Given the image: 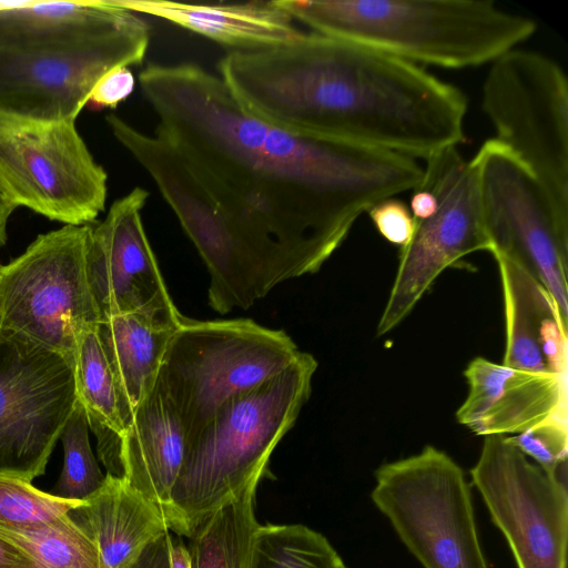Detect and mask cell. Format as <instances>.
I'll list each match as a JSON object with an SVG mask.
<instances>
[{
    "label": "cell",
    "mask_w": 568,
    "mask_h": 568,
    "mask_svg": "<svg viewBox=\"0 0 568 568\" xmlns=\"http://www.w3.org/2000/svg\"><path fill=\"white\" fill-rule=\"evenodd\" d=\"M141 90L168 140L229 216L260 298L317 272L357 219L423 180L417 160L276 126L192 63L146 65Z\"/></svg>",
    "instance_id": "obj_1"
},
{
    "label": "cell",
    "mask_w": 568,
    "mask_h": 568,
    "mask_svg": "<svg viewBox=\"0 0 568 568\" xmlns=\"http://www.w3.org/2000/svg\"><path fill=\"white\" fill-rule=\"evenodd\" d=\"M217 69L246 110L287 131L415 160L465 140L459 88L354 41L304 33L277 47L233 50Z\"/></svg>",
    "instance_id": "obj_2"
},
{
    "label": "cell",
    "mask_w": 568,
    "mask_h": 568,
    "mask_svg": "<svg viewBox=\"0 0 568 568\" xmlns=\"http://www.w3.org/2000/svg\"><path fill=\"white\" fill-rule=\"evenodd\" d=\"M149 42L114 0L0 1V110L75 121L98 81L141 63Z\"/></svg>",
    "instance_id": "obj_3"
},
{
    "label": "cell",
    "mask_w": 568,
    "mask_h": 568,
    "mask_svg": "<svg viewBox=\"0 0 568 568\" xmlns=\"http://www.w3.org/2000/svg\"><path fill=\"white\" fill-rule=\"evenodd\" d=\"M314 32L415 63L466 69L494 62L537 30L491 0H276Z\"/></svg>",
    "instance_id": "obj_4"
},
{
    "label": "cell",
    "mask_w": 568,
    "mask_h": 568,
    "mask_svg": "<svg viewBox=\"0 0 568 568\" xmlns=\"http://www.w3.org/2000/svg\"><path fill=\"white\" fill-rule=\"evenodd\" d=\"M316 368L314 356L301 352L281 373L227 400L189 442L171 495L173 534L189 537L202 519L260 483L310 398Z\"/></svg>",
    "instance_id": "obj_5"
},
{
    "label": "cell",
    "mask_w": 568,
    "mask_h": 568,
    "mask_svg": "<svg viewBox=\"0 0 568 568\" xmlns=\"http://www.w3.org/2000/svg\"><path fill=\"white\" fill-rule=\"evenodd\" d=\"M300 354L284 331L248 318H185L168 344L155 386L175 408L189 443L227 400L281 373Z\"/></svg>",
    "instance_id": "obj_6"
},
{
    "label": "cell",
    "mask_w": 568,
    "mask_h": 568,
    "mask_svg": "<svg viewBox=\"0 0 568 568\" xmlns=\"http://www.w3.org/2000/svg\"><path fill=\"white\" fill-rule=\"evenodd\" d=\"M481 110L491 138L534 174L557 215L568 222V81L550 57L513 49L485 78Z\"/></svg>",
    "instance_id": "obj_7"
},
{
    "label": "cell",
    "mask_w": 568,
    "mask_h": 568,
    "mask_svg": "<svg viewBox=\"0 0 568 568\" xmlns=\"http://www.w3.org/2000/svg\"><path fill=\"white\" fill-rule=\"evenodd\" d=\"M372 500L424 568H489L468 481L445 452L425 446L375 471Z\"/></svg>",
    "instance_id": "obj_8"
},
{
    "label": "cell",
    "mask_w": 568,
    "mask_h": 568,
    "mask_svg": "<svg viewBox=\"0 0 568 568\" xmlns=\"http://www.w3.org/2000/svg\"><path fill=\"white\" fill-rule=\"evenodd\" d=\"M91 224L40 234L0 265V331L74 361L82 336L101 321L85 271Z\"/></svg>",
    "instance_id": "obj_9"
},
{
    "label": "cell",
    "mask_w": 568,
    "mask_h": 568,
    "mask_svg": "<svg viewBox=\"0 0 568 568\" xmlns=\"http://www.w3.org/2000/svg\"><path fill=\"white\" fill-rule=\"evenodd\" d=\"M0 189L17 206L79 226L104 211L108 174L73 120L0 110Z\"/></svg>",
    "instance_id": "obj_10"
},
{
    "label": "cell",
    "mask_w": 568,
    "mask_h": 568,
    "mask_svg": "<svg viewBox=\"0 0 568 568\" xmlns=\"http://www.w3.org/2000/svg\"><path fill=\"white\" fill-rule=\"evenodd\" d=\"M471 159L490 253L506 254L534 275L568 326V222L557 215L534 174L503 144L489 139Z\"/></svg>",
    "instance_id": "obj_11"
},
{
    "label": "cell",
    "mask_w": 568,
    "mask_h": 568,
    "mask_svg": "<svg viewBox=\"0 0 568 568\" xmlns=\"http://www.w3.org/2000/svg\"><path fill=\"white\" fill-rule=\"evenodd\" d=\"M420 184L437 197L432 215L415 220L409 243L399 250L398 267L377 325L384 335L402 323L438 275L462 257L491 250L480 206L477 168L457 146L425 160Z\"/></svg>",
    "instance_id": "obj_12"
},
{
    "label": "cell",
    "mask_w": 568,
    "mask_h": 568,
    "mask_svg": "<svg viewBox=\"0 0 568 568\" xmlns=\"http://www.w3.org/2000/svg\"><path fill=\"white\" fill-rule=\"evenodd\" d=\"M74 361L0 331V476L43 475L77 404Z\"/></svg>",
    "instance_id": "obj_13"
},
{
    "label": "cell",
    "mask_w": 568,
    "mask_h": 568,
    "mask_svg": "<svg viewBox=\"0 0 568 568\" xmlns=\"http://www.w3.org/2000/svg\"><path fill=\"white\" fill-rule=\"evenodd\" d=\"M105 121L155 182L203 258L210 274V306L224 314L254 304L258 298L232 223L181 153L163 136L145 134L118 115Z\"/></svg>",
    "instance_id": "obj_14"
},
{
    "label": "cell",
    "mask_w": 568,
    "mask_h": 568,
    "mask_svg": "<svg viewBox=\"0 0 568 568\" xmlns=\"http://www.w3.org/2000/svg\"><path fill=\"white\" fill-rule=\"evenodd\" d=\"M470 474L518 568H567L566 478L530 463L504 435L485 437Z\"/></svg>",
    "instance_id": "obj_15"
},
{
    "label": "cell",
    "mask_w": 568,
    "mask_h": 568,
    "mask_svg": "<svg viewBox=\"0 0 568 568\" xmlns=\"http://www.w3.org/2000/svg\"><path fill=\"white\" fill-rule=\"evenodd\" d=\"M148 197L149 192L136 186L113 202L103 221L91 225L87 278L101 320L140 313L179 327L186 317L166 290L142 223Z\"/></svg>",
    "instance_id": "obj_16"
},
{
    "label": "cell",
    "mask_w": 568,
    "mask_h": 568,
    "mask_svg": "<svg viewBox=\"0 0 568 568\" xmlns=\"http://www.w3.org/2000/svg\"><path fill=\"white\" fill-rule=\"evenodd\" d=\"M464 376L468 394L456 418L476 435L519 434L554 415H567V375L532 373L476 357Z\"/></svg>",
    "instance_id": "obj_17"
},
{
    "label": "cell",
    "mask_w": 568,
    "mask_h": 568,
    "mask_svg": "<svg viewBox=\"0 0 568 568\" xmlns=\"http://www.w3.org/2000/svg\"><path fill=\"white\" fill-rule=\"evenodd\" d=\"M182 422L162 390H153L134 409L121 436L110 474L123 478L163 515L171 532L175 520L171 495L187 453Z\"/></svg>",
    "instance_id": "obj_18"
},
{
    "label": "cell",
    "mask_w": 568,
    "mask_h": 568,
    "mask_svg": "<svg viewBox=\"0 0 568 568\" xmlns=\"http://www.w3.org/2000/svg\"><path fill=\"white\" fill-rule=\"evenodd\" d=\"M497 262L505 308L506 347L503 365L539 374L567 375V332L545 286L504 253Z\"/></svg>",
    "instance_id": "obj_19"
},
{
    "label": "cell",
    "mask_w": 568,
    "mask_h": 568,
    "mask_svg": "<svg viewBox=\"0 0 568 568\" xmlns=\"http://www.w3.org/2000/svg\"><path fill=\"white\" fill-rule=\"evenodd\" d=\"M134 13L175 23L235 50H257L282 45L305 32L277 1L192 4L158 0H114Z\"/></svg>",
    "instance_id": "obj_20"
},
{
    "label": "cell",
    "mask_w": 568,
    "mask_h": 568,
    "mask_svg": "<svg viewBox=\"0 0 568 568\" xmlns=\"http://www.w3.org/2000/svg\"><path fill=\"white\" fill-rule=\"evenodd\" d=\"M70 516L95 544L100 568H130L151 542L170 531L152 503L110 474Z\"/></svg>",
    "instance_id": "obj_21"
},
{
    "label": "cell",
    "mask_w": 568,
    "mask_h": 568,
    "mask_svg": "<svg viewBox=\"0 0 568 568\" xmlns=\"http://www.w3.org/2000/svg\"><path fill=\"white\" fill-rule=\"evenodd\" d=\"M176 329L140 313L99 322L97 334L119 390L126 428L134 409L153 390L165 349Z\"/></svg>",
    "instance_id": "obj_22"
},
{
    "label": "cell",
    "mask_w": 568,
    "mask_h": 568,
    "mask_svg": "<svg viewBox=\"0 0 568 568\" xmlns=\"http://www.w3.org/2000/svg\"><path fill=\"white\" fill-rule=\"evenodd\" d=\"M73 364L77 398L97 437L99 456L110 471L126 426L119 390L97 327L89 329L80 339Z\"/></svg>",
    "instance_id": "obj_23"
},
{
    "label": "cell",
    "mask_w": 568,
    "mask_h": 568,
    "mask_svg": "<svg viewBox=\"0 0 568 568\" xmlns=\"http://www.w3.org/2000/svg\"><path fill=\"white\" fill-rule=\"evenodd\" d=\"M257 484L202 519L187 537L189 568H250Z\"/></svg>",
    "instance_id": "obj_24"
},
{
    "label": "cell",
    "mask_w": 568,
    "mask_h": 568,
    "mask_svg": "<svg viewBox=\"0 0 568 568\" xmlns=\"http://www.w3.org/2000/svg\"><path fill=\"white\" fill-rule=\"evenodd\" d=\"M0 538L39 568H100L95 544L71 516L31 526H0Z\"/></svg>",
    "instance_id": "obj_25"
},
{
    "label": "cell",
    "mask_w": 568,
    "mask_h": 568,
    "mask_svg": "<svg viewBox=\"0 0 568 568\" xmlns=\"http://www.w3.org/2000/svg\"><path fill=\"white\" fill-rule=\"evenodd\" d=\"M250 568H347L320 532L304 525H258Z\"/></svg>",
    "instance_id": "obj_26"
},
{
    "label": "cell",
    "mask_w": 568,
    "mask_h": 568,
    "mask_svg": "<svg viewBox=\"0 0 568 568\" xmlns=\"http://www.w3.org/2000/svg\"><path fill=\"white\" fill-rule=\"evenodd\" d=\"M89 423L83 406L77 400L60 439L64 460L54 486L57 497L83 501L98 491L105 480L89 439Z\"/></svg>",
    "instance_id": "obj_27"
},
{
    "label": "cell",
    "mask_w": 568,
    "mask_h": 568,
    "mask_svg": "<svg viewBox=\"0 0 568 568\" xmlns=\"http://www.w3.org/2000/svg\"><path fill=\"white\" fill-rule=\"evenodd\" d=\"M82 501L65 500L30 481L0 476V526H31L61 520Z\"/></svg>",
    "instance_id": "obj_28"
},
{
    "label": "cell",
    "mask_w": 568,
    "mask_h": 568,
    "mask_svg": "<svg viewBox=\"0 0 568 568\" xmlns=\"http://www.w3.org/2000/svg\"><path fill=\"white\" fill-rule=\"evenodd\" d=\"M507 438L524 455L531 457L548 475L566 478L567 415H554Z\"/></svg>",
    "instance_id": "obj_29"
},
{
    "label": "cell",
    "mask_w": 568,
    "mask_h": 568,
    "mask_svg": "<svg viewBox=\"0 0 568 568\" xmlns=\"http://www.w3.org/2000/svg\"><path fill=\"white\" fill-rule=\"evenodd\" d=\"M378 233L389 243L405 247L413 237L415 219L402 200L386 197L367 211Z\"/></svg>",
    "instance_id": "obj_30"
},
{
    "label": "cell",
    "mask_w": 568,
    "mask_h": 568,
    "mask_svg": "<svg viewBox=\"0 0 568 568\" xmlns=\"http://www.w3.org/2000/svg\"><path fill=\"white\" fill-rule=\"evenodd\" d=\"M135 79L126 67L104 74L93 88L89 102L98 108L114 109L133 92ZM88 102V103H89Z\"/></svg>",
    "instance_id": "obj_31"
},
{
    "label": "cell",
    "mask_w": 568,
    "mask_h": 568,
    "mask_svg": "<svg viewBox=\"0 0 568 568\" xmlns=\"http://www.w3.org/2000/svg\"><path fill=\"white\" fill-rule=\"evenodd\" d=\"M171 531L151 542L130 568H172Z\"/></svg>",
    "instance_id": "obj_32"
},
{
    "label": "cell",
    "mask_w": 568,
    "mask_h": 568,
    "mask_svg": "<svg viewBox=\"0 0 568 568\" xmlns=\"http://www.w3.org/2000/svg\"><path fill=\"white\" fill-rule=\"evenodd\" d=\"M408 207L415 220L426 219L436 210L437 197L430 189L419 183L413 190Z\"/></svg>",
    "instance_id": "obj_33"
},
{
    "label": "cell",
    "mask_w": 568,
    "mask_h": 568,
    "mask_svg": "<svg viewBox=\"0 0 568 568\" xmlns=\"http://www.w3.org/2000/svg\"><path fill=\"white\" fill-rule=\"evenodd\" d=\"M0 568H39L18 548L0 538Z\"/></svg>",
    "instance_id": "obj_34"
},
{
    "label": "cell",
    "mask_w": 568,
    "mask_h": 568,
    "mask_svg": "<svg viewBox=\"0 0 568 568\" xmlns=\"http://www.w3.org/2000/svg\"><path fill=\"white\" fill-rule=\"evenodd\" d=\"M170 552L172 568H189L187 548L182 536L171 532Z\"/></svg>",
    "instance_id": "obj_35"
},
{
    "label": "cell",
    "mask_w": 568,
    "mask_h": 568,
    "mask_svg": "<svg viewBox=\"0 0 568 568\" xmlns=\"http://www.w3.org/2000/svg\"><path fill=\"white\" fill-rule=\"evenodd\" d=\"M18 206L0 189V248L7 241V225Z\"/></svg>",
    "instance_id": "obj_36"
}]
</instances>
